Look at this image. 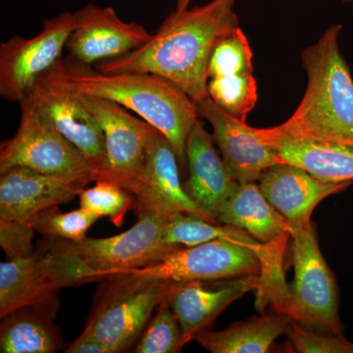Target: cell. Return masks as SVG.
Wrapping results in <instances>:
<instances>
[{"mask_svg": "<svg viewBox=\"0 0 353 353\" xmlns=\"http://www.w3.org/2000/svg\"><path fill=\"white\" fill-rule=\"evenodd\" d=\"M236 0H211L205 6L175 10L138 50L101 62L103 73H148L175 83L194 102L208 97L211 51L239 25Z\"/></svg>", "mask_w": 353, "mask_h": 353, "instance_id": "6da1fadb", "label": "cell"}, {"mask_svg": "<svg viewBox=\"0 0 353 353\" xmlns=\"http://www.w3.org/2000/svg\"><path fill=\"white\" fill-rule=\"evenodd\" d=\"M39 81L115 102L138 114L170 141L181 170L185 145L199 120L196 103L175 83L148 73H103L70 59L58 60Z\"/></svg>", "mask_w": 353, "mask_h": 353, "instance_id": "7a4b0ae2", "label": "cell"}, {"mask_svg": "<svg viewBox=\"0 0 353 353\" xmlns=\"http://www.w3.org/2000/svg\"><path fill=\"white\" fill-rule=\"evenodd\" d=\"M343 25L330 26L317 43L301 52L308 83L299 108L265 134L353 148V78L341 54Z\"/></svg>", "mask_w": 353, "mask_h": 353, "instance_id": "3957f363", "label": "cell"}, {"mask_svg": "<svg viewBox=\"0 0 353 353\" xmlns=\"http://www.w3.org/2000/svg\"><path fill=\"white\" fill-rule=\"evenodd\" d=\"M137 216L138 220L131 229L109 238L43 239L41 245L66 288L101 282L115 274L148 266L181 248L165 243L168 216L150 211Z\"/></svg>", "mask_w": 353, "mask_h": 353, "instance_id": "277c9868", "label": "cell"}, {"mask_svg": "<svg viewBox=\"0 0 353 353\" xmlns=\"http://www.w3.org/2000/svg\"><path fill=\"white\" fill-rule=\"evenodd\" d=\"M290 240L294 282L284 303L274 312L306 328L345 336L336 278L323 257L313 222L292 228Z\"/></svg>", "mask_w": 353, "mask_h": 353, "instance_id": "5b68a950", "label": "cell"}, {"mask_svg": "<svg viewBox=\"0 0 353 353\" xmlns=\"http://www.w3.org/2000/svg\"><path fill=\"white\" fill-rule=\"evenodd\" d=\"M85 331L94 334L109 353L131 350L152 319L153 311L172 296L180 283L141 280L126 275L106 278Z\"/></svg>", "mask_w": 353, "mask_h": 353, "instance_id": "8992f818", "label": "cell"}, {"mask_svg": "<svg viewBox=\"0 0 353 353\" xmlns=\"http://www.w3.org/2000/svg\"><path fill=\"white\" fill-rule=\"evenodd\" d=\"M19 103L18 131L0 145V174L13 167H26L39 173L72 179L85 185L95 182L97 171L80 150L46 124L28 99H22Z\"/></svg>", "mask_w": 353, "mask_h": 353, "instance_id": "52a82bcc", "label": "cell"}, {"mask_svg": "<svg viewBox=\"0 0 353 353\" xmlns=\"http://www.w3.org/2000/svg\"><path fill=\"white\" fill-rule=\"evenodd\" d=\"M261 270V261L250 248L230 241L214 240L201 245L181 246L154 263L115 275L185 283L260 275Z\"/></svg>", "mask_w": 353, "mask_h": 353, "instance_id": "ba28073f", "label": "cell"}, {"mask_svg": "<svg viewBox=\"0 0 353 353\" xmlns=\"http://www.w3.org/2000/svg\"><path fill=\"white\" fill-rule=\"evenodd\" d=\"M75 26V13L62 12L44 20L34 38L14 36L0 46V95L20 102L39 79L61 59Z\"/></svg>", "mask_w": 353, "mask_h": 353, "instance_id": "9c48e42d", "label": "cell"}, {"mask_svg": "<svg viewBox=\"0 0 353 353\" xmlns=\"http://www.w3.org/2000/svg\"><path fill=\"white\" fill-rule=\"evenodd\" d=\"M75 94L103 131L106 158L99 180L117 183L134 194L143 176L146 143L154 127L115 102Z\"/></svg>", "mask_w": 353, "mask_h": 353, "instance_id": "30bf717a", "label": "cell"}, {"mask_svg": "<svg viewBox=\"0 0 353 353\" xmlns=\"http://www.w3.org/2000/svg\"><path fill=\"white\" fill-rule=\"evenodd\" d=\"M75 13V26L66 43L68 59L92 66L138 50L152 39L143 25L125 22L112 7L88 3Z\"/></svg>", "mask_w": 353, "mask_h": 353, "instance_id": "8fae6325", "label": "cell"}, {"mask_svg": "<svg viewBox=\"0 0 353 353\" xmlns=\"http://www.w3.org/2000/svg\"><path fill=\"white\" fill-rule=\"evenodd\" d=\"M180 170L170 141L154 128L146 143L143 176L134 194V213L150 211L168 217L176 213H192L210 222L220 223L192 201L181 182Z\"/></svg>", "mask_w": 353, "mask_h": 353, "instance_id": "7c38bea8", "label": "cell"}, {"mask_svg": "<svg viewBox=\"0 0 353 353\" xmlns=\"http://www.w3.org/2000/svg\"><path fill=\"white\" fill-rule=\"evenodd\" d=\"M41 119L70 141L94 166L99 180L105 165V139L101 125L75 92L39 81L25 97Z\"/></svg>", "mask_w": 353, "mask_h": 353, "instance_id": "4fadbf2b", "label": "cell"}, {"mask_svg": "<svg viewBox=\"0 0 353 353\" xmlns=\"http://www.w3.org/2000/svg\"><path fill=\"white\" fill-rule=\"evenodd\" d=\"M197 114L210 123L213 139L222 157L240 183L259 182L269 167L284 163L277 152L250 127L220 108L210 97L196 102Z\"/></svg>", "mask_w": 353, "mask_h": 353, "instance_id": "5bb4252c", "label": "cell"}, {"mask_svg": "<svg viewBox=\"0 0 353 353\" xmlns=\"http://www.w3.org/2000/svg\"><path fill=\"white\" fill-rule=\"evenodd\" d=\"M63 279L43 245L30 256L0 264V318L21 308H36L57 316Z\"/></svg>", "mask_w": 353, "mask_h": 353, "instance_id": "9a60e30c", "label": "cell"}, {"mask_svg": "<svg viewBox=\"0 0 353 353\" xmlns=\"http://www.w3.org/2000/svg\"><path fill=\"white\" fill-rule=\"evenodd\" d=\"M85 187L72 179L13 167L0 176V220L34 226L39 213L68 203Z\"/></svg>", "mask_w": 353, "mask_h": 353, "instance_id": "2e32d148", "label": "cell"}, {"mask_svg": "<svg viewBox=\"0 0 353 353\" xmlns=\"http://www.w3.org/2000/svg\"><path fill=\"white\" fill-rule=\"evenodd\" d=\"M261 284L259 274L226 280L180 283L169 299L183 332V345L211 328L218 316L230 305Z\"/></svg>", "mask_w": 353, "mask_h": 353, "instance_id": "e0dca14e", "label": "cell"}, {"mask_svg": "<svg viewBox=\"0 0 353 353\" xmlns=\"http://www.w3.org/2000/svg\"><path fill=\"white\" fill-rule=\"evenodd\" d=\"M259 183L262 194L292 228L312 222L311 215L323 199L353 185V182H325L288 163L269 167L262 173Z\"/></svg>", "mask_w": 353, "mask_h": 353, "instance_id": "ac0fdd59", "label": "cell"}, {"mask_svg": "<svg viewBox=\"0 0 353 353\" xmlns=\"http://www.w3.org/2000/svg\"><path fill=\"white\" fill-rule=\"evenodd\" d=\"M214 143L213 136L197 120L185 145L189 179L185 189L206 214L218 221L223 206L240 183L220 157Z\"/></svg>", "mask_w": 353, "mask_h": 353, "instance_id": "d6986e66", "label": "cell"}, {"mask_svg": "<svg viewBox=\"0 0 353 353\" xmlns=\"http://www.w3.org/2000/svg\"><path fill=\"white\" fill-rule=\"evenodd\" d=\"M222 224L239 228L263 245L285 250L292 228L262 194L256 182L240 183L217 218Z\"/></svg>", "mask_w": 353, "mask_h": 353, "instance_id": "ffe728a7", "label": "cell"}, {"mask_svg": "<svg viewBox=\"0 0 353 353\" xmlns=\"http://www.w3.org/2000/svg\"><path fill=\"white\" fill-rule=\"evenodd\" d=\"M260 138L277 152L284 163L294 165L325 182H353L352 146L269 136Z\"/></svg>", "mask_w": 353, "mask_h": 353, "instance_id": "44dd1931", "label": "cell"}, {"mask_svg": "<svg viewBox=\"0 0 353 353\" xmlns=\"http://www.w3.org/2000/svg\"><path fill=\"white\" fill-rule=\"evenodd\" d=\"M290 321L280 313L262 315L234 323L223 331L204 330L194 341L212 353H266L274 341L285 334Z\"/></svg>", "mask_w": 353, "mask_h": 353, "instance_id": "7402d4cb", "label": "cell"}, {"mask_svg": "<svg viewBox=\"0 0 353 353\" xmlns=\"http://www.w3.org/2000/svg\"><path fill=\"white\" fill-rule=\"evenodd\" d=\"M1 320V353H53L63 345L60 330L50 313L36 308H21Z\"/></svg>", "mask_w": 353, "mask_h": 353, "instance_id": "603a6c76", "label": "cell"}, {"mask_svg": "<svg viewBox=\"0 0 353 353\" xmlns=\"http://www.w3.org/2000/svg\"><path fill=\"white\" fill-rule=\"evenodd\" d=\"M210 99L230 115L246 122L259 101V88L253 74L215 76L208 81Z\"/></svg>", "mask_w": 353, "mask_h": 353, "instance_id": "cb8c5ba5", "label": "cell"}, {"mask_svg": "<svg viewBox=\"0 0 353 353\" xmlns=\"http://www.w3.org/2000/svg\"><path fill=\"white\" fill-rule=\"evenodd\" d=\"M252 57L250 41L238 27L216 43L209 58L208 79L253 74Z\"/></svg>", "mask_w": 353, "mask_h": 353, "instance_id": "d4e9b609", "label": "cell"}, {"mask_svg": "<svg viewBox=\"0 0 353 353\" xmlns=\"http://www.w3.org/2000/svg\"><path fill=\"white\" fill-rule=\"evenodd\" d=\"M170 299V297H169ZM169 299L158 306L157 314L146 325L145 331L132 350L137 353H176L182 352L183 332L180 322L169 305Z\"/></svg>", "mask_w": 353, "mask_h": 353, "instance_id": "484cf974", "label": "cell"}, {"mask_svg": "<svg viewBox=\"0 0 353 353\" xmlns=\"http://www.w3.org/2000/svg\"><path fill=\"white\" fill-rule=\"evenodd\" d=\"M94 187L81 190V208L101 217L108 218L116 227L124 223L128 211L132 208L134 196L110 181H95Z\"/></svg>", "mask_w": 353, "mask_h": 353, "instance_id": "4316f807", "label": "cell"}, {"mask_svg": "<svg viewBox=\"0 0 353 353\" xmlns=\"http://www.w3.org/2000/svg\"><path fill=\"white\" fill-rule=\"evenodd\" d=\"M97 219L99 216L83 208L64 213L53 206L37 216L34 229L46 240L80 241Z\"/></svg>", "mask_w": 353, "mask_h": 353, "instance_id": "83f0119b", "label": "cell"}, {"mask_svg": "<svg viewBox=\"0 0 353 353\" xmlns=\"http://www.w3.org/2000/svg\"><path fill=\"white\" fill-rule=\"evenodd\" d=\"M285 334L294 352L353 353V343L345 336L308 329L292 319Z\"/></svg>", "mask_w": 353, "mask_h": 353, "instance_id": "f1b7e54d", "label": "cell"}, {"mask_svg": "<svg viewBox=\"0 0 353 353\" xmlns=\"http://www.w3.org/2000/svg\"><path fill=\"white\" fill-rule=\"evenodd\" d=\"M32 225L0 220V245L8 260L24 259L34 252Z\"/></svg>", "mask_w": 353, "mask_h": 353, "instance_id": "f546056e", "label": "cell"}, {"mask_svg": "<svg viewBox=\"0 0 353 353\" xmlns=\"http://www.w3.org/2000/svg\"><path fill=\"white\" fill-rule=\"evenodd\" d=\"M67 353H109L108 348L88 332L83 333L67 347Z\"/></svg>", "mask_w": 353, "mask_h": 353, "instance_id": "4dcf8cb0", "label": "cell"}, {"mask_svg": "<svg viewBox=\"0 0 353 353\" xmlns=\"http://www.w3.org/2000/svg\"><path fill=\"white\" fill-rule=\"evenodd\" d=\"M192 1V0H176L175 10H183V9L189 8Z\"/></svg>", "mask_w": 353, "mask_h": 353, "instance_id": "1f68e13d", "label": "cell"}, {"mask_svg": "<svg viewBox=\"0 0 353 353\" xmlns=\"http://www.w3.org/2000/svg\"><path fill=\"white\" fill-rule=\"evenodd\" d=\"M343 2H353V0H341Z\"/></svg>", "mask_w": 353, "mask_h": 353, "instance_id": "d6a6232c", "label": "cell"}]
</instances>
